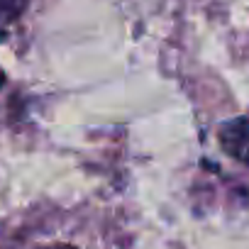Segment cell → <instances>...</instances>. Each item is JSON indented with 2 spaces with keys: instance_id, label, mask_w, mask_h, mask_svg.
<instances>
[{
  "instance_id": "cell-2",
  "label": "cell",
  "mask_w": 249,
  "mask_h": 249,
  "mask_svg": "<svg viewBox=\"0 0 249 249\" xmlns=\"http://www.w3.org/2000/svg\"><path fill=\"white\" fill-rule=\"evenodd\" d=\"M25 8H27V0H0V39L22 18Z\"/></svg>"
},
{
  "instance_id": "cell-1",
  "label": "cell",
  "mask_w": 249,
  "mask_h": 249,
  "mask_svg": "<svg viewBox=\"0 0 249 249\" xmlns=\"http://www.w3.org/2000/svg\"><path fill=\"white\" fill-rule=\"evenodd\" d=\"M217 142L225 154L249 166V117L227 120L217 132Z\"/></svg>"
},
{
  "instance_id": "cell-3",
  "label": "cell",
  "mask_w": 249,
  "mask_h": 249,
  "mask_svg": "<svg viewBox=\"0 0 249 249\" xmlns=\"http://www.w3.org/2000/svg\"><path fill=\"white\" fill-rule=\"evenodd\" d=\"M3 86H5V71L0 69V88H3Z\"/></svg>"
}]
</instances>
